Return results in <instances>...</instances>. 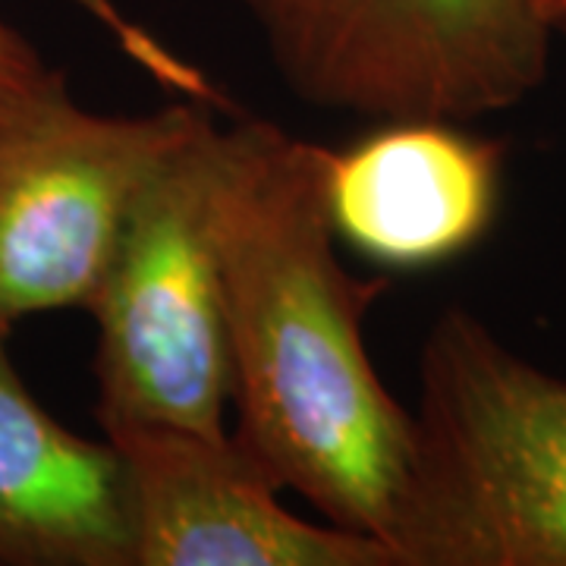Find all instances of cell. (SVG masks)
I'll return each mask as SVG.
<instances>
[{"instance_id": "cell-1", "label": "cell", "mask_w": 566, "mask_h": 566, "mask_svg": "<svg viewBox=\"0 0 566 566\" xmlns=\"http://www.w3.org/2000/svg\"><path fill=\"white\" fill-rule=\"evenodd\" d=\"M327 158L331 148L271 120L214 133L208 221L240 416L233 438L322 520L390 547L412 412L368 356L365 315L387 281H363L337 259Z\"/></svg>"}, {"instance_id": "cell-2", "label": "cell", "mask_w": 566, "mask_h": 566, "mask_svg": "<svg viewBox=\"0 0 566 566\" xmlns=\"http://www.w3.org/2000/svg\"><path fill=\"white\" fill-rule=\"evenodd\" d=\"M387 542L397 566H566V378L444 308Z\"/></svg>"}, {"instance_id": "cell-3", "label": "cell", "mask_w": 566, "mask_h": 566, "mask_svg": "<svg viewBox=\"0 0 566 566\" xmlns=\"http://www.w3.org/2000/svg\"><path fill=\"white\" fill-rule=\"evenodd\" d=\"M300 102L365 120L472 123L542 88L532 0H243Z\"/></svg>"}, {"instance_id": "cell-4", "label": "cell", "mask_w": 566, "mask_h": 566, "mask_svg": "<svg viewBox=\"0 0 566 566\" xmlns=\"http://www.w3.org/2000/svg\"><path fill=\"white\" fill-rule=\"evenodd\" d=\"M205 114L136 196L88 312L98 322V422L227 431L230 344L208 221L211 145Z\"/></svg>"}, {"instance_id": "cell-5", "label": "cell", "mask_w": 566, "mask_h": 566, "mask_svg": "<svg viewBox=\"0 0 566 566\" xmlns=\"http://www.w3.org/2000/svg\"><path fill=\"white\" fill-rule=\"evenodd\" d=\"M202 117L192 104L95 114L63 76L0 114V331L88 308L139 189Z\"/></svg>"}, {"instance_id": "cell-6", "label": "cell", "mask_w": 566, "mask_h": 566, "mask_svg": "<svg viewBox=\"0 0 566 566\" xmlns=\"http://www.w3.org/2000/svg\"><path fill=\"white\" fill-rule=\"evenodd\" d=\"M104 438L126 469L136 566H397L385 542L281 504L230 431L129 422Z\"/></svg>"}, {"instance_id": "cell-7", "label": "cell", "mask_w": 566, "mask_h": 566, "mask_svg": "<svg viewBox=\"0 0 566 566\" xmlns=\"http://www.w3.org/2000/svg\"><path fill=\"white\" fill-rule=\"evenodd\" d=\"M504 142L453 120H381L327 158L337 240L368 262L419 271L482 243L501 208Z\"/></svg>"}, {"instance_id": "cell-8", "label": "cell", "mask_w": 566, "mask_h": 566, "mask_svg": "<svg viewBox=\"0 0 566 566\" xmlns=\"http://www.w3.org/2000/svg\"><path fill=\"white\" fill-rule=\"evenodd\" d=\"M0 331V566H136L117 447L29 394Z\"/></svg>"}, {"instance_id": "cell-9", "label": "cell", "mask_w": 566, "mask_h": 566, "mask_svg": "<svg viewBox=\"0 0 566 566\" xmlns=\"http://www.w3.org/2000/svg\"><path fill=\"white\" fill-rule=\"evenodd\" d=\"M61 76L63 73L41 61L39 51L0 17V114L29 102Z\"/></svg>"}, {"instance_id": "cell-10", "label": "cell", "mask_w": 566, "mask_h": 566, "mask_svg": "<svg viewBox=\"0 0 566 566\" xmlns=\"http://www.w3.org/2000/svg\"><path fill=\"white\" fill-rule=\"evenodd\" d=\"M551 35H566V0H532Z\"/></svg>"}]
</instances>
